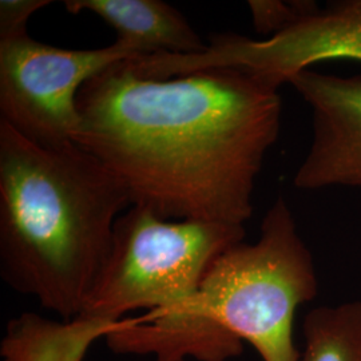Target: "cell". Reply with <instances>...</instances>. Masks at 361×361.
<instances>
[{
    "instance_id": "obj_9",
    "label": "cell",
    "mask_w": 361,
    "mask_h": 361,
    "mask_svg": "<svg viewBox=\"0 0 361 361\" xmlns=\"http://www.w3.org/2000/svg\"><path fill=\"white\" fill-rule=\"evenodd\" d=\"M302 335L300 361H361V301L310 310Z\"/></svg>"
},
{
    "instance_id": "obj_1",
    "label": "cell",
    "mask_w": 361,
    "mask_h": 361,
    "mask_svg": "<svg viewBox=\"0 0 361 361\" xmlns=\"http://www.w3.org/2000/svg\"><path fill=\"white\" fill-rule=\"evenodd\" d=\"M126 61L79 91L78 145L116 176L131 207L245 226L280 133V87L233 67L143 79Z\"/></svg>"
},
{
    "instance_id": "obj_8",
    "label": "cell",
    "mask_w": 361,
    "mask_h": 361,
    "mask_svg": "<svg viewBox=\"0 0 361 361\" xmlns=\"http://www.w3.org/2000/svg\"><path fill=\"white\" fill-rule=\"evenodd\" d=\"M65 7L73 15H97L116 30L118 40L135 44L145 55H193L207 50L188 19L161 0H67Z\"/></svg>"
},
{
    "instance_id": "obj_6",
    "label": "cell",
    "mask_w": 361,
    "mask_h": 361,
    "mask_svg": "<svg viewBox=\"0 0 361 361\" xmlns=\"http://www.w3.org/2000/svg\"><path fill=\"white\" fill-rule=\"evenodd\" d=\"M331 61L361 62V0L317 7L293 26L269 38L221 34L193 55L157 52L133 61L143 79H169L195 71L233 67L255 73L279 87L293 75Z\"/></svg>"
},
{
    "instance_id": "obj_10",
    "label": "cell",
    "mask_w": 361,
    "mask_h": 361,
    "mask_svg": "<svg viewBox=\"0 0 361 361\" xmlns=\"http://www.w3.org/2000/svg\"><path fill=\"white\" fill-rule=\"evenodd\" d=\"M247 7L256 32L269 38L308 16L319 4L310 0H250Z\"/></svg>"
},
{
    "instance_id": "obj_3",
    "label": "cell",
    "mask_w": 361,
    "mask_h": 361,
    "mask_svg": "<svg viewBox=\"0 0 361 361\" xmlns=\"http://www.w3.org/2000/svg\"><path fill=\"white\" fill-rule=\"evenodd\" d=\"M317 295L313 257L280 197L262 219L257 241L224 252L183 308L123 320L106 340L116 353L155 361H226L243 353V341L262 361H300L296 312Z\"/></svg>"
},
{
    "instance_id": "obj_4",
    "label": "cell",
    "mask_w": 361,
    "mask_h": 361,
    "mask_svg": "<svg viewBox=\"0 0 361 361\" xmlns=\"http://www.w3.org/2000/svg\"><path fill=\"white\" fill-rule=\"evenodd\" d=\"M245 234L241 225L170 221L130 207L116 219L109 257L79 314L55 322L23 313L7 325L4 350L13 360L83 361L131 310L159 316L183 308L213 262Z\"/></svg>"
},
{
    "instance_id": "obj_5",
    "label": "cell",
    "mask_w": 361,
    "mask_h": 361,
    "mask_svg": "<svg viewBox=\"0 0 361 361\" xmlns=\"http://www.w3.org/2000/svg\"><path fill=\"white\" fill-rule=\"evenodd\" d=\"M145 55L118 40L91 50H67L28 34L0 42V121L42 146L77 143L78 94L118 62Z\"/></svg>"
},
{
    "instance_id": "obj_2",
    "label": "cell",
    "mask_w": 361,
    "mask_h": 361,
    "mask_svg": "<svg viewBox=\"0 0 361 361\" xmlns=\"http://www.w3.org/2000/svg\"><path fill=\"white\" fill-rule=\"evenodd\" d=\"M129 194L78 143L42 146L0 121V276L73 320L109 257Z\"/></svg>"
},
{
    "instance_id": "obj_11",
    "label": "cell",
    "mask_w": 361,
    "mask_h": 361,
    "mask_svg": "<svg viewBox=\"0 0 361 361\" xmlns=\"http://www.w3.org/2000/svg\"><path fill=\"white\" fill-rule=\"evenodd\" d=\"M51 4L49 0H1L0 42L28 34L27 23L34 13Z\"/></svg>"
},
{
    "instance_id": "obj_7",
    "label": "cell",
    "mask_w": 361,
    "mask_h": 361,
    "mask_svg": "<svg viewBox=\"0 0 361 361\" xmlns=\"http://www.w3.org/2000/svg\"><path fill=\"white\" fill-rule=\"evenodd\" d=\"M288 83L310 104L313 129L295 186L361 188V74L341 77L310 68Z\"/></svg>"
}]
</instances>
